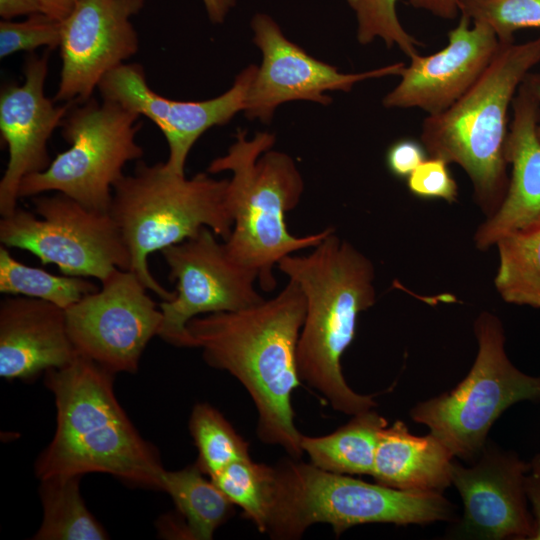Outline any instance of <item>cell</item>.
Segmentation results:
<instances>
[{
	"instance_id": "obj_19",
	"label": "cell",
	"mask_w": 540,
	"mask_h": 540,
	"mask_svg": "<svg viewBox=\"0 0 540 540\" xmlns=\"http://www.w3.org/2000/svg\"><path fill=\"white\" fill-rule=\"evenodd\" d=\"M512 119L505 142L511 177L499 209L482 223L474 236L486 250L509 232L540 221V101L526 76L512 101Z\"/></svg>"
},
{
	"instance_id": "obj_37",
	"label": "cell",
	"mask_w": 540,
	"mask_h": 540,
	"mask_svg": "<svg viewBox=\"0 0 540 540\" xmlns=\"http://www.w3.org/2000/svg\"><path fill=\"white\" fill-rule=\"evenodd\" d=\"M81 0H38L41 12L59 21L65 20Z\"/></svg>"
},
{
	"instance_id": "obj_29",
	"label": "cell",
	"mask_w": 540,
	"mask_h": 540,
	"mask_svg": "<svg viewBox=\"0 0 540 540\" xmlns=\"http://www.w3.org/2000/svg\"><path fill=\"white\" fill-rule=\"evenodd\" d=\"M353 10L359 44L368 45L379 38L388 48L397 46L407 57L418 54L422 42L406 31L397 15V0H346Z\"/></svg>"
},
{
	"instance_id": "obj_35",
	"label": "cell",
	"mask_w": 540,
	"mask_h": 540,
	"mask_svg": "<svg viewBox=\"0 0 540 540\" xmlns=\"http://www.w3.org/2000/svg\"><path fill=\"white\" fill-rule=\"evenodd\" d=\"M408 4L443 20H454L460 15V0H408Z\"/></svg>"
},
{
	"instance_id": "obj_21",
	"label": "cell",
	"mask_w": 540,
	"mask_h": 540,
	"mask_svg": "<svg viewBox=\"0 0 540 540\" xmlns=\"http://www.w3.org/2000/svg\"><path fill=\"white\" fill-rule=\"evenodd\" d=\"M453 458L433 434L413 435L397 420L379 432L371 476L398 490L442 493L452 484Z\"/></svg>"
},
{
	"instance_id": "obj_20",
	"label": "cell",
	"mask_w": 540,
	"mask_h": 540,
	"mask_svg": "<svg viewBox=\"0 0 540 540\" xmlns=\"http://www.w3.org/2000/svg\"><path fill=\"white\" fill-rule=\"evenodd\" d=\"M77 352L65 309L40 299L13 296L0 303V376L28 380L69 364Z\"/></svg>"
},
{
	"instance_id": "obj_38",
	"label": "cell",
	"mask_w": 540,
	"mask_h": 540,
	"mask_svg": "<svg viewBox=\"0 0 540 540\" xmlns=\"http://www.w3.org/2000/svg\"><path fill=\"white\" fill-rule=\"evenodd\" d=\"M209 20L214 24L224 22L237 0H202Z\"/></svg>"
},
{
	"instance_id": "obj_31",
	"label": "cell",
	"mask_w": 540,
	"mask_h": 540,
	"mask_svg": "<svg viewBox=\"0 0 540 540\" xmlns=\"http://www.w3.org/2000/svg\"><path fill=\"white\" fill-rule=\"evenodd\" d=\"M62 36V21L40 12L28 16L24 21L1 20L0 57L14 53L33 52L40 47L54 50L59 47Z\"/></svg>"
},
{
	"instance_id": "obj_24",
	"label": "cell",
	"mask_w": 540,
	"mask_h": 540,
	"mask_svg": "<svg viewBox=\"0 0 540 540\" xmlns=\"http://www.w3.org/2000/svg\"><path fill=\"white\" fill-rule=\"evenodd\" d=\"M81 476L57 475L41 480L42 523L36 540H104L109 536L88 510L80 493Z\"/></svg>"
},
{
	"instance_id": "obj_25",
	"label": "cell",
	"mask_w": 540,
	"mask_h": 540,
	"mask_svg": "<svg viewBox=\"0 0 540 540\" xmlns=\"http://www.w3.org/2000/svg\"><path fill=\"white\" fill-rule=\"evenodd\" d=\"M495 287L508 303L540 308V221L502 236Z\"/></svg>"
},
{
	"instance_id": "obj_36",
	"label": "cell",
	"mask_w": 540,
	"mask_h": 540,
	"mask_svg": "<svg viewBox=\"0 0 540 540\" xmlns=\"http://www.w3.org/2000/svg\"><path fill=\"white\" fill-rule=\"evenodd\" d=\"M40 12L38 0H0L2 20H12L18 16H30Z\"/></svg>"
},
{
	"instance_id": "obj_34",
	"label": "cell",
	"mask_w": 540,
	"mask_h": 540,
	"mask_svg": "<svg viewBox=\"0 0 540 540\" xmlns=\"http://www.w3.org/2000/svg\"><path fill=\"white\" fill-rule=\"evenodd\" d=\"M530 464L524 487L527 500L532 506L531 513L534 519V534L531 540H540V455H535Z\"/></svg>"
},
{
	"instance_id": "obj_18",
	"label": "cell",
	"mask_w": 540,
	"mask_h": 540,
	"mask_svg": "<svg viewBox=\"0 0 540 540\" xmlns=\"http://www.w3.org/2000/svg\"><path fill=\"white\" fill-rule=\"evenodd\" d=\"M500 47L495 32L460 15L447 45L427 56L410 58L399 83L382 99L389 109L416 108L437 115L457 102L481 77Z\"/></svg>"
},
{
	"instance_id": "obj_30",
	"label": "cell",
	"mask_w": 540,
	"mask_h": 540,
	"mask_svg": "<svg viewBox=\"0 0 540 540\" xmlns=\"http://www.w3.org/2000/svg\"><path fill=\"white\" fill-rule=\"evenodd\" d=\"M460 15L482 22L499 42H514L518 30L540 28V0H460Z\"/></svg>"
},
{
	"instance_id": "obj_11",
	"label": "cell",
	"mask_w": 540,
	"mask_h": 540,
	"mask_svg": "<svg viewBox=\"0 0 540 540\" xmlns=\"http://www.w3.org/2000/svg\"><path fill=\"white\" fill-rule=\"evenodd\" d=\"M208 227L161 252L176 282L173 299L159 303L163 319L158 336L178 347H195L188 322L202 314L236 312L262 301L255 270L235 262L224 242Z\"/></svg>"
},
{
	"instance_id": "obj_28",
	"label": "cell",
	"mask_w": 540,
	"mask_h": 540,
	"mask_svg": "<svg viewBox=\"0 0 540 540\" xmlns=\"http://www.w3.org/2000/svg\"><path fill=\"white\" fill-rule=\"evenodd\" d=\"M189 431L198 450L196 464L208 477L234 461L250 457L248 443L208 403L194 406L189 418Z\"/></svg>"
},
{
	"instance_id": "obj_27",
	"label": "cell",
	"mask_w": 540,
	"mask_h": 540,
	"mask_svg": "<svg viewBox=\"0 0 540 540\" xmlns=\"http://www.w3.org/2000/svg\"><path fill=\"white\" fill-rule=\"evenodd\" d=\"M220 491L241 508L261 533H266L272 508L276 468L250 457L234 461L209 477Z\"/></svg>"
},
{
	"instance_id": "obj_32",
	"label": "cell",
	"mask_w": 540,
	"mask_h": 540,
	"mask_svg": "<svg viewBox=\"0 0 540 540\" xmlns=\"http://www.w3.org/2000/svg\"><path fill=\"white\" fill-rule=\"evenodd\" d=\"M448 165L447 161L438 157L424 160L406 178L409 191L424 199L455 202L458 198V186Z\"/></svg>"
},
{
	"instance_id": "obj_33",
	"label": "cell",
	"mask_w": 540,
	"mask_h": 540,
	"mask_svg": "<svg viewBox=\"0 0 540 540\" xmlns=\"http://www.w3.org/2000/svg\"><path fill=\"white\" fill-rule=\"evenodd\" d=\"M427 152L421 142L405 138L393 142L386 152V165L398 178H407L424 160Z\"/></svg>"
},
{
	"instance_id": "obj_9",
	"label": "cell",
	"mask_w": 540,
	"mask_h": 540,
	"mask_svg": "<svg viewBox=\"0 0 540 540\" xmlns=\"http://www.w3.org/2000/svg\"><path fill=\"white\" fill-rule=\"evenodd\" d=\"M139 117L109 100L74 103L61 125L69 148L58 153L45 170L22 180L19 199L54 191L91 210L109 212L125 165L143 156L136 142Z\"/></svg>"
},
{
	"instance_id": "obj_17",
	"label": "cell",
	"mask_w": 540,
	"mask_h": 540,
	"mask_svg": "<svg viewBox=\"0 0 540 540\" xmlns=\"http://www.w3.org/2000/svg\"><path fill=\"white\" fill-rule=\"evenodd\" d=\"M24 82L10 83L0 93V133L8 148V163L0 180V214H12L17 208L19 187L31 174L45 170L51 163L47 143L74 103L55 105L45 95L48 55L26 57Z\"/></svg>"
},
{
	"instance_id": "obj_13",
	"label": "cell",
	"mask_w": 540,
	"mask_h": 540,
	"mask_svg": "<svg viewBox=\"0 0 540 540\" xmlns=\"http://www.w3.org/2000/svg\"><path fill=\"white\" fill-rule=\"evenodd\" d=\"M251 28L262 63L248 90L244 113L263 123H270L276 108L283 103L305 100L328 105L332 98L326 92H349L360 81L400 76L406 66L397 62L360 73H341L290 41L271 16L255 14Z\"/></svg>"
},
{
	"instance_id": "obj_6",
	"label": "cell",
	"mask_w": 540,
	"mask_h": 540,
	"mask_svg": "<svg viewBox=\"0 0 540 540\" xmlns=\"http://www.w3.org/2000/svg\"><path fill=\"white\" fill-rule=\"evenodd\" d=\"M229 179L208 173L192 178L170 170L165 162L139 161L133 174L114 186L110 214L130 254V270L162 300L174 298L151 274L148 258L155 251L183 242L210 228L224 241L233 228L227 204Z\"/></svg>"
},
{
	"instance_id": "obj_26",
	"label": "cell",
	"mask_w": 540,
	"mask_h": 540,
	"mask_svg": "<svg viewBox=\"0 0 540 540\" xmlns=\"http://www.w3.org/2000/svg\"><path fill=\"white\" fill-rule=\"evenodd\" d=\"M99 288L85 277L54 275L15 259L8 248L0 247V292L53 303L67 309Z\"/></svg>"
},
{
	"instance_id": "obj_3",
	"label": "cell",
	"mask_w": 540,
	"mask_h": 540,
	"mask_svg": "<svg viewBox=\"0 0 540 540\" xmlns=\"http://www.w3.org/2000/svg\"><path fill=\"white\" fill-rule=\"evenodd\" d=\"M113 376L82 355L46 371L45 384L54 395L57 415L55 434L35 463L40 480L106 473L131 485L161 490L165 469L159 454L119 404Z\"/></svg>"
},
{
	"instance_id": "obj_39",
	"label": "cell",
	"mask_w": 540,
	"mask_h": 540,
	"mask_svg": "<svg viewBox=\"0 0 540 540\" xmlns=\"http://www.w3.org/2000/svg\"><path fill=\"white\" fill-rule=\"evenodd\" d=\"M532 87H533V90L535 92V94L537 95L539 101H540V74H531L529 73L527 75ZM537 134H538V137L540 138V122L537 126Z\"/></svg>"
},
{
	"instance_id": "obj_14",
	"label": "cell",
	"mask_w": 540,
	"mask_h": 540,
	"mask_svg": "<svg viewBox=\"0 0 540 540\" xmlns=\"http://www.w3.org/2000/svg\"><path fill=\"white\" fill-rule=\"evenodd\" d=\"M257 69L249 65L235 77L229 90L203 101H179L159 95L149 87L144 69L137 63L116 67L103 77L97 89L103 100L150 119L167 141L166 166L184 175L187 157L197 140L210 128L225 125L244 111Z\"/></svg>"
},
{
	"instance_id": "obj_12",
	"label": "cell",
	"mask_w": 540,
	"mask_h": 540,
	"mask_svg": "<svg viewBox=\"0 0 540 540\" xmlns=\"http://www.w3.org/2000/svg\"><path fill=\"white\" fill-rule=\"evenodd\" d=\"M101 284L65 310L70 340L78 355L113 374L135 373L159 334L161 309L131 270L117 269Z\"/></svg>"
},
{
	"instance_id": "obj_7",
	"label": "cell",
	"mask_w": 540,
	"mask_h": 540,
	"mask_svg": "<svg viewBox=\"0 0 540 540\" xmlns=\"http://www.w3.org/2000/svg\"><path fill=\"white\" fill-rule=\"evenodd\" d=\"M276 479L266 534L298 539L314 524L338 536L361 524L425 525L456 518L441 492L404 491L325 471L290 458L275 466Z\"/></svg>"
},
{
	"instance_id": "obj_10",
	"label": "cell",
	"mask_w": 540,
	"mask_h": 540,
	"mask_svg": "<svg viewBox=\"0 0 540 540\" xmlns=\"http://www.w3.org/2000/svg\"><path fill=\"white\" fill-rule=\"evenodd\" d=\"M34 211L17 208L0 220V242L26 250L62 274L96 278L130 270V254L110 212L91 210L56 192L32 197Z\"/></svg>"
},
{
	"instance_id": "obj_2",
	"label": "cell",
	"mask_w": 540,
	"mask_h": 540,
	"mask_svg": "<svg viewBox=\"0 0 540 540\" xmlns=\"http://www.w3.org/2000/svg\"><path fill=\"white\" fill-rule=\"evenodd\" d=\"M277 265L299 286L306 301L297 345L300 380L346 415L376 407L374 395L351 389L341 366L342 356L355 337L360 313L376 301L371 260L332 230L310 254H290Z\"/></svg>"
},
{
	"instance_id": "obj_23",
	"label": "cell",
	"mask_w": 540,
	"mask_h": 540,
	"mask_svg": "<svg viewBox=\"0 0 540 540\" xmlns=\"http://www.w3.org/2000/svg\"><path fill=\"white\" fill-rule=\"evenodd\" d=\"M205 476L196 463L177 471L165 470L162 475L161 490L173 500L188 539H212L234 513L235 505Z\"/></svg>"
},
{
	"instance_id": "obj_22",
	"label": "cell",
	"mask_w": 540,
	"mask_h": 540,
	"mask_svg": "<svg viewBox=\"0 0 540 540\" xmlns=\"http://www.w3.org/2000/svg\"><path fill=\"white\" fill-rule=\"evenodd\" d=\"M387 421L373 409L356 414L344 426L318 437L302 435L310 462L328 472L372 475L378 435Z\"/></svg>"
},
{
	"instance_id": "obj_4",
	"label": "cell",
	"mask_w": 540,
	"mask_h": 540,
	"mask_svg": "<svg viewBox=\"0 0 540 540\" xmlns=\"http://www.w3.org/2000/svg\"><path fill=\"white\" fill-rule=\"evenodd\" d=\"M275 136L258 132L252 139L239 129L227 153L208 166L209 174L230 171L227 204L233 228L224 241L229 256L258 274L261 288L276 286L273 268L285 256L317 246L333 229L298 237L286 214L300 202L304 181L293 158L272 150Z\"/></svg>"
},
{
	"instance_id": "obj_5",
	"label": "cell",
	"mask_w": 540,
	"mask_h": 540,
	"mask_svg": "<svg viewBox=\"0 0 540 540\" xmlns=\"http://www.w3.org/2000/svg\"><path fill=\"white\" fill-rule=\"evenodd\" d=\"M540 63V36L523 43H501L477 82L450 108L423 120L420 142L430 157L459 165L468 175L474 199L492 216L509 185L505 142L508 112L521 83Z\"/></svg>"
},
{
	"instance_id": "obj_8",
	"label": "cell",
	"mask_w": 540,
	"mask_h": 540,
	"mask_svg": "<svg viewBox=\"0 0 540 540\" xmlns=\"http://www.w3.org/2000/svg\"><path fill=\"white\" fill-rule=\"evenodd\" d=\"M478 342L475 361L451 391L421 401L410 411L454 455L475 461L487 443L494 422L515 403L540 402V376L523 373L505 351L499 318L482 312L474 323Z\"/></svg>"
},
{
	"instance_id": "obj_15",
	"label": "cell",
	"mask_w": 540,
	"mask_h": 540,
	"mask_svg": "<svg viewBox=\"0 0 540 540\" xmlns=\"http://www.w3.org/2000/svg\"><path fill=\"white\" fill-rule=\"evenodd\" d=\"M144 0H81L62 21V60L55 101L83 103L103 77L138 50L130 18Z\"/></svg>"
},
{
	"instance_id": "obj_1",
	"label": "cell",
	"mask_w": 540,
	"mask_h": 540,
	"mask_svg": "<svg viewBox=\"0 0 540 540\" xmlns=\"http://www.w3.org/2000/svg\"><path fill=\"white\" fill-rule=\"evenodd\" d=\"M305 314V297L289 280L269 300L236 312L197 316L187 324L205 362L229 372L249 393L258 413L259 440L296 459L304 452L291 399L301 382L297 345Z\"/></svg>"
},
{
	"instance_id": "obj_16",
	"label": "cell",
	"mask_w": 540,
	"mask_h": 540,
	"mask_svg": "<svg viewBox=\"0 0 540 540\" xmlns=\"http://www.w3.org/2000/svg\"><path fill=\"white\" fill-rule=\"evenodd\" d=\"M475 461L471 467L453 463L452 484L463 502V517L453 534L471 539L531 540L534 519L524 487L530 462L493 443H486Z\"/></svg>"
}]
</instances>
